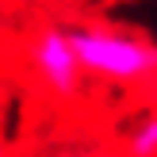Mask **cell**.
Masks as SVG:
<instances>
[{"instance_id": "1", "label": "cell", "mask_w": 157, "mask_h": 157, "mask_svg": "<svg viewBox=\"0 0 157 157\" xmlns=\"http://www.w3.org/2000/svg\"><path fill=\"white\" fill-rule=\"evenodd\" d=\"M69 46L81 61L84 77H100L107 84H153L157 81V42L127 27L77 23L65 27Z\"/></svg>"}, {"instance_id": "2", "label": "cell", "mask_w": 157, "mask_h": 157, "mask_svg": "<svg viewBox=\"0 0 157 157\" xmlns=\"http://www.w3.org/2000/svg\"><path fill=\"white\" fill-rule=\"evenodd\" d=\"M27 61L35 69V77L42 81V88L54 100H77L84 88V69L77 61L69 35L61 23H42L35 35L27 38Z\"/></svg>"}, {"instance_id": "3", "label": "cell", "mask_w": 157, "mask_h": 157, "mask_svg": "<svg viewBox=\"0 0 157 157\" xmlns=\"http://www.w3.org/2000/svg\"><path fill=\"white\" fill-rule=\"evenodd\" d=\"M127 157H157V111H150L123 142Z\"/></svg>"}, {"instance_id": "4", "label": "cell", "mask_w": 157, "mask_h": 157, "mask_svg": "<svg viewBox=\"0 0 157 157\" xmlns=\"http://www.w3.org/2000/svg\"><path fill=\"white\" fill-rule=\"evenodd\" d=\"M115 4H138V0H104V8H115Z\"/></svg>"}, {"instance_id": "5", "label": "cell", "mask_w": 157, "mask_h": 157, "mask_svg": "<svg viewBox=\"0 0 157 157\" xmlns=\"http://www.w3.org/2000/svg\"><path fill=\"white\" fill-rule=\"evenodd\" d=\"M0 157H12V146H8L4 138H0Z\"/></svg>"}]
</instances>
